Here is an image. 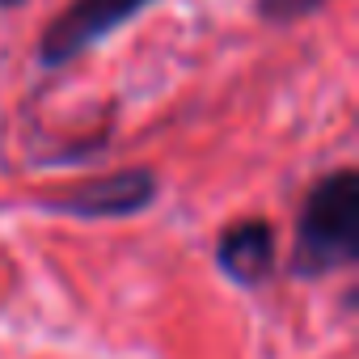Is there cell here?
<instances>
[{
  "label": "cell",
  "mask_w": 359,
  "mask_h": 359,
  "mask_svg": "<svg viewBox=\"0 0 359 359\" xmlns=\"http://www.w3.org/2000/svg\"><path fill=\"white\" fill-rule=\"evenodd\" d=\"M359 262V169L338 165L309 187L296 216V245L287 271L296 279H325Z\"/></svg>",
  "instance_id": "cell-1"
},
{
  "label": "cell",
  "mask_w": 359,
  "mask_h": 359,
  "mask_svg": "<svg viewBox=\"0 0 359 359\" xmlns=\"http://www.w3.org/2000/svg\"><path fill=\"white\" fill-rule=\"evenodd\" d=\"M152 5L156 0H72L68 9H60L47 22V30L39 39V64L51 72L68 68L72 60H81L85 51L106 43L114 30H123Z\"/></svg>",
  "instance_id": "cell-2"
},
{
  "label": "cell",
  "mask_w": 359,
  "mask_h": 359,
  "mask_svg": "<svg viewBox=\"0 0 359 359\" xmlns=\"http://www.w3.org/2000/svg\"><path fill=\"white\" fill-rule=\"evenodd\" d=\"M161 195V182L148 165H131V169H114V173H102V177H89V182L72 187V191H60L55 199H47L43 208L55 212V216H68V220H131V216H144Z\"/></svg>",
  "instance_id": "cell-3"
},
{
  "label": "cell",
  "mask_w": 359,
  "mask_h": 359,
  "mask_svg": "<svg viewBox=\"0 0 359 359\" xmlns=\"http://www.w3.org/2000/svg\"><path fill=\"white\" fill-rule=\"evenodd\" d=\"M275 258H279V250H275L271 220L250 216V220H237V224L220 229V237H216V266L237 287L266 283L271 271H275Z\"/></svg>",
  "instance_id": "cell-4"
},
{
  "label": "cell",
  "mask_w": 359,
  "mask_h": 359,
  "mask_svg": "<svg viewBox=\"0 0 359 359\" xmlns=\"http://www.w3.org/2000/svg\"><path fill=\"white\" fill-rule=\"evenodd\" d=\"M334 0H254V13L266 22V26H292V22H304L313 13H321Z\"/></svg>",
  "instance_id": "cell-5"
},
{
  "label": "cell",
  "mask_w": 359,
  "mask_h": 359,
  "mask_svg": "<svg viewBox=\"0 0 359 359\" xmlns=\"http://www.w3.org/2000/svg\"><path fill=\"white\" fill-rule=\"evenodd\" d=\"M18 5H26V0H0V9H18Z\"/></svg>",
  "instance_id": "cell-6"
}]
</instances>
